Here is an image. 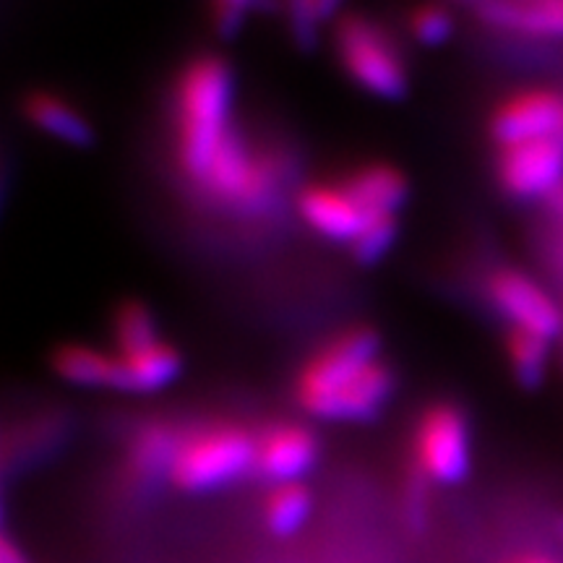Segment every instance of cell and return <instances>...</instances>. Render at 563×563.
Masks as SVG:
<instances>
[{
	"mask_svg": "<svg viewBox=\"0 0 563 563\" xmlns=\"http://www.w3.org/2000/svg\"><path fill=\"white\" fill-rule=\"evenodd\" d=\"M551 344L553 342L540 340L534 334L511 329L506 336V352H509V365L519 386H525V389L543 386L548 363H551Z\"/></svg>",
	"mask_w": 563,
	"mask_h": 563,
	"instance_id": "cell-17",
	"label": "cell"
},
{
	"mask_svg": "<svg viewBox=\"0 0 563 563\" xmlns=\"http://www.w3.org/2000/svg\"><path fill=\"white\" fill-rule=\"evenodd\" d=\"M342 180L373 220H399V211L405 209L407 196H410V183L405 173L386 162L355 167Z\"/></svg>",
	"mask_w": 563,
	"mask_h": 563,
	"instance_id": "cell-15",
	"label": "cell"
},
{
	"mask_svg": "<svg viewBox=\"0 0 563 563\" xmlns=\"http://www.w3.org/2000/svg\"><path fill=\"white\" fill-rule=\"evenodd\" d=\"M543 201H545L548 211H551V217H553V220L561 224V222H563V183H561L559 188H553V191L548 194Z\"/></svg>",
	"mask_w": 563,
	"mask_h": 563,
	"instance_id": "cell-23",
	"label": "cell"
},
{
	"mask_svg": "<svg viewBox=\"0 0 563 563\" xmlns=\"http://www.w3.org/2000/svg\"><path fill=\"white\" fill-rule=\"evenodd\" d=\"M397 376L382 355V340L368 327L334 334L300 365L295 402L316 420L357 422L389 405Z\"/></svg>",
	"mask_w": 563,
	"mask_h": 563,
	"instance_id": "cell-1",
	"label": "cell"
},
{
	"mask_svg": "<svg viewBox=\"0 0 563 563\" xmlns=\"http://www.w3.org/2000/svg\"><path fill=\"white\" fill-rule=\"evenodd\" d=\"M159 336V321L146 302L125 300L112 316V350H133Z\"/></svg>",
	"mask_w": 563,
	"mask_h": 563,
	"instance_id": "cell-18",
	"label": "cell"
},
{
	"mask_svg": "<svg viewBox=\"0 0 563 563\" xmlns=\"http://www.w3.org/2000/svg\"><path fill=\"white\" fill-rule=\"evenodd\" d=\"M238 133L230 63L214 53L196 55L180 68L173 87L175 157L191 186Z\"/></svg>",
	"mask_w": 563,
	"mask_h": 563,
	"instance_id": "cell-2",
	"label": "cell"
},
{
	"mask_svg": "<svg viewBox=\"0 0 563 563\" xmlns=\"http://www.w3.org/2000/svg\"><path fill=\"white\" fill-rule=\"evenodd\" d=\"M256 473V433L241 422L217 420L178 433L170 483L186 493H207Z\"/></svg>",
	"mask_w": 563,
	"mask_h": 563,
	"instance_id": "cell-3",
	"label": "cell"
},
{
	"mask_svg": "<svg viewBox=\"0 0 563 563\" xmlns=\"http://www.w3.org/2000/svg\"><path fill=\"white\" fill-rule=\"evenodd\" d=\"M21 112L30 121L32 129L45 133L47 139L58 141V144L76 146L84 150L95 141V123L79 104L68 97L58 95L51 89H34L21 102Z\"/></svg>",
	"mask_w": 563,
	"mask_h": 563,
	"instance_id": "cell-11",
	"label": "cell"
},
{
	"mask_svg": "<svg viewBox=\"0 0 563 563\" xmlns=\"http://www.w3.org/2000/svg\"><path fill=\"white\" fill-rule=\"evenodd\" d=\"M51 365L55 376L76 389L123 391V371L115 352L87 342L60 344L53 352Z\"/></svg>",
	"mask_w": 563,
	"mask_h": 563,
	"instance_id": "cell-13",
	"label": "cell"
},
{
	"mask_svg": "<svg viewBox=\"0 0 563 563\" xmlns=\"http://www.w3.org/2000/svg\"><path fill=\"white\" fill-rule=\"evenodd\" d=\"M264 0H209L211 21H214L217 32L230 37L245 24V16L256 9H262Z\"/></svg>",
	"mask_w": 563,
	"mask_h": 563,
	"instance_id": "cell-21",
	"label": "cell"
},
{
	"mask_svg": "<svg viewBox=\"0 0 563 563\" xmlns=\"http://www.w3.org/2000/svg\"><path fill=\"white\" fill-rule=\"evenodd\" d=\"M555 256H559V266L563 269V222H561V238L555 243Z\"/></svg>",
	"mask_w": 563,
	"mask_h": 563,
	"instance_id": "cell-25",
	"label": "cell"
},
{
	"mask_svg": "<svg viewBox=\"0 0 563 563\" xmlns=\"http://www.w3.org/2000/svg\"><path fill=\"white\" fill-rule=\"evenodd\" d=\"M496 173L501 188L514 199H545L563 183V141L540 139L501 146Z\"/></svg>",
	"mask_w": 563,
	"mask_h": 563,
	"instance_id": "cell-8",
	"label": "cell"
},
{
	"mask_svg": "<svg viewBox=\"0 0 563 563\" xmlns=\"http://www.w3.org/2000/svg\"><path fill=\"white\" fill-rule=\"evenodd\" d=\"M559 534H561V540H563V519L559 522Z\"/></svg>",
	"mask_w": 563,
	"mask_h": 563,
	"instance_id": "cell-26",
	"label": "cell"
},
{
	"mask_svg": "<svg viewBox=\"0 0 563 563\" xmlns=\"http://www.w3.org/2000/svg\"><path fill=\"white\" fill-rule=\"evenodd\" d=\"M313 511L311 490L302 483H285L274 485L269 498L264 501V522L274 534L287 538L295 534L302 525L308 522Z\"/></svg>",
	"mask_w": 563,
	"mask_h": 563,
	"instance_id": "cell-16",
	"label": "cell"
},
{
	"mask_svg": "<svg viewBox=\"0 0 563 563\" xmlns=\"http://www.w3.org/2000/svg\"><path fill=\"white\" fill-rule=\"evenodd\" d=\"M477 16L519 37H563V0H477Z\"/></svg>",
	"mask_w": 563,
	"mask_h": 563,
	"instance_id": "cell-12",
	"label": "cell"
},
{
	"mask_svg": "<svg viewBox=\"0 0 563 563\" xmlns=\"http://www.w3.org/2000/svg\"><path fill=\"white\" fill-rule=\"evenodd\" d=\"M488 298L511 329L555 342L563 334V311L532 277L498 269L488 277Z\"/></svg>",
	"mask_w": 563,
	"mask_h": 563,
	"instance_id": "cell-7",
	"label": "cell"
},
{
	"mask_svg": "<svg viewBox=\"0 0 563 563\" xmlns=\"http://www.w3.org/2000/svg\"><path fill=\"white\" fill-rule=\"evenodd\" d=\"M319 460V439L306 422L277 420L256 433V475L274 485L300 483Z\"/></svg>",
	"mask_w": 563,
	"mask_h": 563,
	"instance_id": "cell-10",
	"label": "cell"
},
{
	"mask_svg": "<svg viewBox=\"0 0 563 563\" xmlns=\"http://www.w3.org/2000/svg\"><path fill=\"white\" fill-rule=\"evenodd\" d=\"M0 563H30V561H26V555L21 553L9 538L0 534Z\"/></svg>",
	"mask_w": 563,
	"mask_h": 563,
	"instance_id": "cell-22",
	"label": "cell"
},
{
	"mask_svg": "<svg viewBox=\"0 0 563 563\" xmlns=\"http://www.w3.org/2000/svg\"><path fill=\"white\" fill-rule=\"evenodd\" d=\"M514 563H555V561L545 559V555H522V559H517Z\"/></svg>",
	"mask_w": 563,
	"mask_h": 563,
	"instance_id": "cell-24",
	"label": "cell"
},
{
	"mask_svg": "<svg viewBox=\"0 0 563 563\" xmlns=\"http://www.w3.org/2000/svg\"><path fill=\"white\" fill-rule=\"evenodd\" d=\"M407 32L426 47L443 45L454 34V16L441 3H420L407 16Z\"/></svg>",
	"mask_w": 563,
	"mask_h": 563,
	"instance_id": "cell-19",
	"label": "cell"
},
{
	"mask_svg": "<svg viewBox=\"0 0 563 563\" xmlns=\"http://www.w3.org/2000/svg\"><path fill=\"white\" fill-rule=\"evenodd\" d=\"M334 53L347 79L378 100H402L410 89V66L382 21L344 13L334 24Z\"/></svg>",
	"mask_w": 563,
	"mask_h": 563,
	"instance_id": "cell-5",
	"label": "cell"
},
{
	"mask_svg": "<svg viewBox=\"0 0 563 563\" xmlns=\"http://www.w3.org/2000/svg\"><path fill=\"white\" fill-rule=\"evenodd\" d=\"M340 3L342 0H287V11H290L295 32H298L300 37H311L321 24L334 19Z\"/></svg>",
	"mask_w": 563,
	"mask_h": 563,
	"instance_id": "cell-20",
	"label": "cell"
},
{
	"mask_svg": "<svg viewBox=\"0 0 563 563\" xmlns=\"http://www.w3.org/2000/svg\"><path fill=\"white\" fill-rule=\"evenodd\" d=\"M415 473L428 483L456 485L470 475L473 433L467 415L452 402H435L422 410L415 426Z\"/></svg>",
	"mask_w": 563,
	"mask_h": 563,
	"instance_id": "cell-6",
	"label": "cell"
},
{
	"mask_svg": "<svg viewBox=\"0 0 563 563\" xmlns=\"http://www.w3.org/2000/svg\"><path fill=\"white\" fill-rule=\"evenodd\" d=\"M121 361L123 391L154 394L178 382L183 373V355L167 336L133 350H112Z\"/></svg>",
	"mask_w": 563,
	"mask_h": 563,
	"instance_id": "cell-14",
	"label": "cell"
},
{
	"mask_svg": "<svg viewBox=\"0 0 563 563\" xmlns=\"http://www.w3.org/2000/svg\"><path fill=\"white\" fill-rule=\"evenodd\" d=\"M298 214L316 235L344 245L361 264L382 262L397 241L399 220H373L344 180H319L302 188Z\"/></svg>",
	"mask_w": 563,
	"mask_h": 563,
	"instance_id": "cell-4",
	"label": "cell"
},
{
	"mask_svg": "<svg viewBox=\"0 0 563 563\" xmlns=\"http://www.w3.org/2000/svg\"><path fill=\"white\" fill-rule=\"evenodd\" d=\"M475 3H477V0H475Z\"/></svg>",
	"mask_w": 563,
	"mask_h": 563,
	"instance_id": "cell-27",
	"label": "cell"
},
{
	"mask_svg": "<svg viewBox=\"0 0 563 563\" xmlns=\"http://www.w3.org/2000/svg\"><path fill=\"white\" fill-rule=\"evenodd\" d=\"M490 139L498 150L540 139L563 141V97L545 89L506 97L490 115Z\"/></svg>",
	"mask_w": 563,
	"mask_h": 563,
	"instance_id": "cell-9",
	"label": "cell"
}]
</instances>
